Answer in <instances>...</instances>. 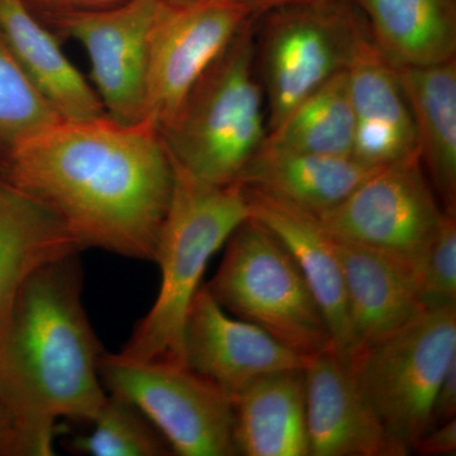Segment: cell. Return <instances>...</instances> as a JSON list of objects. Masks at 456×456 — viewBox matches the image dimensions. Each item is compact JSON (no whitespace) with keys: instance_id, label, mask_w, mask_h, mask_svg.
I'll return each instance as SVG.
<instances>
[{"instance_id":"obj_2","label":"cell","mask_w":456,"mask_h":456,"mask_svg":"<svg viewBox=\"0 0 456 456\" xmlns=\"http://www.w3.org/2000/svg\"><path fill=\"white\" fill-rule=\"evenodd\" d=\"M83 283L79 254L36 270L18 293L0 353V399L49 456L57 421L92 424L108 397Z\"/></svg>"},{"instance_id":"obj_12","label":"cell","mask_w":456,"mask_h":456,"mask_svg":"<svg viewBox=\"0 0 456 456\" xmlns=\"http://www.w3.org/2000/svg\"><path fill=\"white\" fill-rule=\"evenodd\" d=\"M189 369L235 399L263 375L305 369L308 360L288 349L260 327L231 318L206 285L193 297L183 331Z\"/></svg>"},{"instance_id":"obj_28","label":"cell","mask_w":456,"mask_h":456,"mask_svg":"<svg viewBox=\"0 0 456 456\" xmlns=\"http://www.w3.org/2000/svg\"><path fill=\"white\" fill-rule=\"evenodd\" d=\"M33 13L49 25L51 20L68 14L101 11L123 4L128 0H25Z\"/></svg>"},{"instance_id":"obj_30","label":"cell","mask_w":456,"mask_h":456,"mask_svg":"<svg viewBox=\"0 0 456 456\" xmlns=\"http://www.w3.org/2000/svg\"><path fill=\"white\" fill-rule=\"evenodd\" d=\"M413 452L422 455H454L456 452V419L432 426L417 441Z\"/></svg>"},{"instance_id":"obj_1","label":"cell","mask_w":456,"mask_h":456,"mask_svg":"<svg viewBox=\"0 0 456 456\" xmlns=\"http://www.w3.org/2000/svg\"><path fill=\"white\" fill-rule=\"evenodd\" d=\"M0 176L55 213L83 250L155 261L174 165L151 122L62 119L20 143Z\"/></svg>"},{"instance_id":"obj_9","label":"cell","mask_w":456,"mask_h":456,"mask_svg":"<svg viewBox=\"0 0 456 456\" xmlns=\"http://www.w3.org/2000/svg\"><path fill=\"white\" fill-rule=\"evenodd\" d=\"M445 213L416 156L374 170L316 217L335 241L391 255L419 272Z\"/></svg>"},{"instance_id":"obj_17","label":"cell","mask_w":456,"mask_h":456,"mask_svg":"<svg viewBox=\"0 0 456 456\" xmlns=\"http://www.w3.org/2000/svg\"><path fill=\"white\" fill-rule=\"evenodd\" d=\"M0 38L26 77L64 121L106 116L94 86L61 46V38L25 0H0Z\"/></svg>"},{"instance_id":"obj_18","label":"cell","mask_w":456,"mask_h":456,"mask_svg":"<svg viewBox=\"0 0 456 456\" xmlns=\"http://www.w3.org/2000/svg\"><path fill=\"white\" fill-rule=\"evenodd\" d=\"M82 246L64 222L0 176V353L18 293L36 270Z\"/></svg>"},{"instance_id":"obj_31","label":"cell","mask_w":456,"mask_h":456,"mask_svg":"<svg viewBox=\"0 0 456 456\" xmlns=\"http://www.w3.org/2000/svg\"><path fill=\"white\" fill-rule=\"evenodd\" d=\"M254 16L260 17L275 9L293 7V5L316 4L331 0H242Z\"/></svg>"},{"instance_id":"obj_21","label":"cell","mask_w":456,"mask_h":456,"mask_svg":"<svg viewBox=\"0 0 456 456\" xmlns=\"http://www.w3.org/2000/svg\"><path fill=\"white\" fill-rule=\"evenodd\" d=\"M395 70L415 122L422 167L444 211L456 216V59Z\"/></svg>"},{"instance_id":"obj_32","label":"cell","mask_w":456,"mask_h":456,"mask_svg":"<svg viewBox=\"0 0 456 456\" xmlns=\"http://www.w3.org/2000/svg\"><path fill=\"white\" fill-rule=\"evenodd\" d=\"M163 2H184V0H163Z\"/></svg>"},{"instance_id":"obj_23","label":"cell","mask_w":456,"mask_h":456,"mask_svg":"<svg viewBox=\"0 0 456 456\" xmlns=\"http://www.w3.org/2000/svg\"><path fill=\"white\" fill-rule=\"evenodd\" d=\"M354 116L347 70L312 93L268 131L263 146L325 156H351Z\"/></svg>"},{"instance_id":"obj_26","label":"cell","mask_w":456,"mask_h":456,"mask_svg":"<svg viewBox=\"0 0 456 456\" xmlns=\"http://www.w3.org/2000/svg\"><path fill=\"white\" fill-rule=\"evenodd\" d=\"M417 301L424 312L456 308V216L445 213L417 272Z\"/></svg>"},{"instance_id":"obj_16","label":"cell","mask_w":456,"mask_h":456,"mask_svg":"<svg viewBox=\"0 0 456 456\" xmlns=\"http://www.w3.org/2000/svg\"><path fill=\"white\" fill-rule=\"evenodd\" d=\"M244 191L250 217L269 228L298 264L326 318L336 353L350 364L353 346L346 288L334 240L316 216L259 191L246 188Z\"/></svg>"},{"instance_id":"obj_5","label":"cell","mask_w":456,"mask_h":456,"mask_svg":"<svg viewBox=\"0 0 456 456\" xmlns=\"http://www.w3.org/2000/svg\"><path fill=\"white\" fill-rule=\"evenodd\" d=\"M207 289L233 316L260 327L305 359L334 350L323 312L283 242L248 218L227 240Z\"/></svg>"},{"instance_id":"obj_29","label":"cell","mask_w":456,"mask_h":456,"mask_svg":"<svg viewBox=\"0 0 456 456\" xmlns=\"http://www.w3.org/2000/svg\"><path fill=\"white\" fill-rule=\"evenodd\" d=\"M456 415V358L452 360L432 403L431 428L455 419Z\"/></svg>"},{"instance_id":"obj_20","label":"cell","mask_w":456,"mask_h":456,"mask_svg":"<svg viewBox=\"0 0 456 456\" xmlns=\"http://www.w3.org/2000/svg\"><path fill=\"white\" fill-rule=\"evenodd\" d=\"M305 369L263 375L233 399L237 455L310 456Z\"/></svg>"},{"instance_id":"obj_19","label":"cell","mask_w":456,"mask_h":456,"mask_svg":"<svg viewBox=\"0 0 456 456\" xmlns=\"http://www.w3.org/2000/svg\"><path fill=\"white\" fill-rule=\"evenodd\" d=\"M374 170L351 156L303 154L261 146L235 183L320 216L341 203Z\"/></svg>"},{"instance_id":"obj_13","label":"cell","mask_w":456,"mask_h":456,"mask_svg":"<svg viewBox=\"0 0 456 456\" xmlns=\"http://www.w3.org/2000/svg\"><path fill=\"white\" fill-rule=\"evenodd\" d=\"M310 456H406L360 391L349 362L334 350L308 360Z\"/></svg>"},{"instance_id":"obj_27","label":"cell","mask_w":456,"mask_h":456,"mask_svg":"<svg viewBox=\"0 0 456 456\" xmlns=\"http://www.w3.org/2000/svg\"><path fill=\"white\" fill-rule=\"evenodd\" d=\"M0 455L44 456L41 446L0 399Z\"/></svg>"},{"instance_id":"obj_14","label":"cell","mask_w":456,"mask_h":456,"mask_svg":"<svg viewBox=\"0 0 456 456\" xmlns=\"http://www.w3.org/2000/svg\"><path fill=\"white\" fill-rule=\"evenodd\" d=\"M347 80L354 116L351 158L378 169L419 156L415 122L397 70L371 38L351 62Z\"/></svg>"},{"instance_id":"obj_3","label":"cell","mask_w":456,"mask_h":456,"mask_svg":"<svg viewBox=\"0 0 456 456\" xmlns=\"http://www.w3.org/2000/svg\"><path fill=\"white\" fill-rule=\"evenodd\" d=\"M173 165V193L155 256L161 270L160 292L119 355L187 367L183 331L189 305L209 259L250 218V207L237 183L209 184L174 160Z\"/></svg>"},{"instance_id":"obj_11","label":"cell","mask_w":456,"mask_h":456,"mask_svg":"<svg viewBox=\"0 0 456 456\" xmlns=\"http://www.w3.org/2000/svg\"><path fill=\"white\" fill-rule=\"evenodd\" d=\"M159 4L160 0H128L47 25L62 41H77L86 49L104 110L123 125L146 121L147 46Z\"/></svg>"},{"instance_id":"obj_6","label":"cell","mask_w":456,"mask_h":456,"mask_svg":"<svg viewBox=\"0 0 456 456\" xmlns=\"http://www.w3.org/2000/svg\"><path fill=\"white\" fill-rule=\"evenodd\" d=\"M257 18V64L268 131L303 99L346 71L360 47L371 38L354 0L293 5Z\"/></svg>"},{"instance_id":"obj_4","label":"cell","mask_w":456,"mask_h":456,"mask_svg":"<svg viewBox=\"0 0 456 456\" xmlns=\"http://www.w3.org/2000/svg\"><path fill=\"white\" fill-rule=\"evenodd\" d=\"M256 20L242 27L159 130L171 159L209 184L235 183L268 134Z\"/></svg>"},{"instance_id":"obj_15","label":"cell","mask_w":456,"mask_h":456,"mask_svg":"<svg viewBox=\"0 0 456 456\" xmlns=\"http://www.w3.org/2000/svg\"><path fill=\"white\" fill-rule=\"evenodd\" d=\"M335 245L346 288L353 360L424 311L417 301V269L412 265L362 246Z\"/></svg>"},{"instance_id":"obj_8","label":"cell","mask_w":456,"mask_h":456,"mask_svg":"<svg viewBox=\"0 0 456 456\" xmlns=\"http://www.w3.org/2000/svg\"><path fill=\"white\" fill-rule=\"evenodd\" d=\"M104 389L134 404L180 456L236 454L235 408L215 384L184 365L137 362L104 351Z\"/></svg>"},{"instance_id":"obj_24","label":"cell","mask_w":456,"mask_h":456,"mask_svg":"<svg viewBox=\"0 0 456 456\" xmlns=\"http://www.w3.org/2000/svg\"><path fill=\"white\" fill-rule=\"evenodd\" d=\"M92 424V434L69 441L70 452L92 456L174 455L151 421L134 404L118 395H108Z\"/></svg>"},{"instance_id":"obj_25","label":"cell","mask_w":456,"mask_h":456,"mask_svg":"<svg viewBox=\"0 0 456 456\" xmlns=\"http://www.w3.org/2000/svg\"><path fill=\"white\" fill-rule=\"evenodd\" d=\"M60 121L0 38V171L20 143Z\"/></svg>"},{"instance_id":"obj_22","label":"cell","mask_w":456,"mask_h":456,"mask_svg":"<svg viewBox=\"0 0 456 456\" xmlns=\"http://www.w3.org/2000/svg\"><path fill=\"white\" fill-rule=\"evenodd\" d=\"M371 41L395 69L456 59V0H354Z\"/></svg>"},{"instance_id":"obj_10","label":"cell","mask_w":456,"mask_h":456,"mask_svg":"<svg viewBox=\"0 0 456 456\" xmlns=\"http://www.w3.org/2000/svg\"><path fill=\"white\" fill-rule=\"evenodd\" d=\"M253 17L242 0H160L147 46L146 121L158 130L165 127Z\"/></svg>"},{"instance_id":"obj_7","label":"cell","mask_w":456,"mask_h":456,"mask_svg":"<svg viewBox=\"0 0 456 456\" xmlns=\"http://www.w3.org/2000/svg\"><path fill=\"white\" fill-rule=\"evenodd\" d=\"M455 358L456 308H446L424 312L351 360L360 391L408 454L431 428L435 395Z\"/></svg>"}]
</instances>
